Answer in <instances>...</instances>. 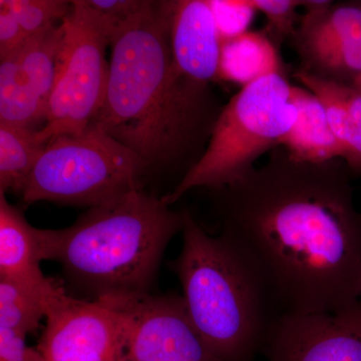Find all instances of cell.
Segmentation results:
<instances>
[{
  "label": "cell",
  "mask_w": 361,
  "mask_h": 361,
  "mask_svg": "<svg viewBox=\"0 0 361 361\" xmlns=\"http://www.w3.org/2000/svg\"><path fill=\"white\" fill-rule=\"evenodd\" d=\"M339 160H297L282 147L212 190L221 234L264 285L275 315L336 313L361 300V214Z\"/></svg>",
  "instance_id": "6da1fadb"
},
{
  "label": "cell",
  "mask_w": 361,
  "mask_h": 361,
  "mask_svg": "<svg viewBox=\"0 0 361 361\" xmlns=\"http://www.w3.org/2000/svg\"><path fill=\"white\" fill-rule=\"evenodd\" d=\"M108 85L94 123L149 165L184 154L208 115L209 87L173 65L167 1H148L111 39Z\"/></svg>",
  "instance_id": "7a4b0ae2"
},
{
  "label": "cell",
  "mask_w": 361,
  "mask_h": 361,
  "mask_svg": "<svg viewBox=\"0 0 361 361\" xmlns=\"http://www.w3.org/2000/svg\"><path fill=\"white\" fill-rule=\"evenodd\" d=\"M182 227L183 212L139 190L90 208L65 229H42L45 260L59 262L85 300L146 295Z\"/></svg>",
  "instance_id": "3957f363"
},
{
  "label": "cell",
  "mask_w": 361,
  "mask_h": 361,
  "mask_svg": "<svg viewBox=\"0 0 361 361\" xmlns=\"http://www.w3.org/2000/svg\"><path fill=\"white\" fill-rule=\"evenodd\" d=\"M180 232L175 270L192 322L218 361H253L275 316L264 285L231 240L188 211Z\"/></svg>",
  "instance_id": "277c9868"
},
{
  "label": "cell",
  "mask_w": 361,
  "mask_h": 361,
  "mask_svg": "<svg viewBox=\"0 0 361 361\" xmlns=\"http://www.w3.org/2000/svg\"><path fill=\"white\" fill-rule=\"evenodd\" d=\"M292 87L284 73H275L242 87L216 118L203 155L164 202L173 205L195 188L229 186L253 170L261 156L279 148L298 114Z\"/></svg>",
  "instance_id": "5b68a950"
},
{
  "label": "cell",
  "mask_w": 361,
  "mask_h": 361,
  "mask_svg": "<svg viewBox=\"0 0 361 361\" xmlns=\"http://www.w3.org/2000/svg\"><path fill=\"white\" fill-rule=\"evenodd\" d=\"M149 164L96 123L47 142L21 197L26 205L47 201L89 208L141 190Z\"/></svg>",
  "instance_id": "8992f818"
},
{
  "label": "cell",
  "mask_w": 361,
  "mask_h": 361,
  "mask_svg": "<svg viewBox=\"0 0 361 361\" xmlns=\"http://www.w3.org/2000/svg\"><path fill=\"white\" fill-rule=\"evenodd\" d=\"M63 25L65 40L47 123L37 133L44 144L87 129L103 106L108 85L110 40L97 14L85 0H77Z\"/></svg>",
  "instance_id": "52a82bcc"
},
{
  "label": "cell",
  "mask_w": 361,
  "mask_h": 361,
  "mask_svg": "<svg viewBox=\"0 0 361 361\" xmlns=\"http://www.w3.org/2000/svg\"><path fill=\"white\" fill-rule=\"evenodd\" d=\"M122 323L123 361H218L182 296L104 299Z\"/></svg>",
  "instance_id": "ba28073f"
},
{
  "label": "cell",
  "mask_w": 361,
  "mask_h": 361,
  "mask_svg": "<svg viewBox=\"0 0 361 361\" xmlns=\"http://www.w3.org/2000/svg\"><path fill=\"white\" fill-rule=\"evenodd\" d=\"M261 350L268 361H361V300L341 312L275 315Z\"/></svg>",
  "instance_id": "9c48e42d"
},
{
  "label": "cell",
  "mask_w": 361,
  "mask_h": 361,
  "mask_svg": "<svg viewBox=\"0 0 361 361\" xmlns=\"http://www.w3.org/2000/svg\"><path fill=\"white\" fill-rule=\"evenodd\" d=\"M45 319L44 361H123L122 323L110 304L68 294Z\"/></svg>",
  "instance_id": "30bf717a"
},
{
  "label": "cell",
  "mask_w": 361,
  "mask_h": 361,
  "mask_svg": "<svg viewBox=\"0 0 361 361\" xmlns=\"http://www.w3.org/2000/svg\"><path fill=\"white\" fill-rule=\"evenodd\" d=\"M173 65L180 77L209 87L218 78L221 37L207 0L167 1Z\"/></svg>",
  "instance_id": "8fae6325"
},
{
  "label": "cell",
  "mask_w": 361,
  "mask_h": 361,
  "mask_svg": "<svg viewBox=\"0 0 361 361\" xmlns=\"http://www.w3.org/2000/svg\"><path fill=\"white\" fill-rule=\"evenodd\" d=\"M45 260L42 229L32 227L20 209L0 193V277L20 284L51 310L68 295L40 268ZM47 312V313H49Z\"/></svg>",
  "instance_id": "7c38bea8"
},
{
  "label": "cell",
  "mask_w": 361,
  "mask_h": 361,
  "mask_svg": "<svg viewBox=\"0 0 361 361\" xmlns=\"http://www.w3.org/2000/svg\"><path fill=\"white\" fill-rule=\"evenodd\" d=\"M294 78L320 99L330 127L344 149L349 171L361 175V92L353 85L341 84L299 70Z\"/></svg>",
  "instance_id": "4fadbf2b"
},
{
  "label": "cell",
  "mask_w": 361,
  "mask_h": 361,
  "mask_svg": "<svg viewBox=\"0 0 361 361\" xmlns=\"http://www.w3.org/2000/svg\"><path fill=\"white\" fill-rule=\"evenodd\" d=\"M301 7L305 13L290 39L302 63L361 28V1L301 0Z\"/></svg>",
  "instance_id": "5bb4252c"
},
{
  "label": "cell",
  "mask_w": 361,
  "mask_h": 361,
  "mask_svg": "<svg viewBox=\"0 0 361 361\" xmlns=\"http://www.w3.org/2000/svg\"><path fill=\"white\" fill-rule=\"evenodd\" d=\"M292 97L298 114L295 123L280 147L299 161L317 164L343 161L344 149L332 132L320 99L298 85L292 87Z\"/></svg>",
  "instance_id": "9a60e30c"
},
{
  "label": "cell",
  "mask_w": 361,
  "mask_h": 361,
  "mask_svg": "<svg viewBox=\"0 0 361 361\" xmlns=\"http://www.w3.org/2000/svg\"><path fill=\"white\" fill-rule=\"evenodd\" d=\"M284 73L278 47L265 32H247L221 42L218 78L242 87Z\"/></svg>",
  "instance_id": "2e32d148"
},
{
  "label": "cell",
  "mask_w": 361,
  "mask_h": 361,
  "mask_svg": "<svg viewBox=\"0 0 361 361\" xmlns=\"http://www.w3.org/2000/svg\"><path fill=\"white\" fill-rule=\"evenodd\" d=\"M47 108L26 80L18 54L0 61V123L39 130L47 123Z\"/></svg>",
  "instance_id": "e0dca14e"
},
{
  "label": "cell",
  "mask_w": 361,
  "mask_h": 361,
  "mask_svg": "<svg viewBox=\"0 0 361 361\" xmlns=\"http://www.w3.org/2000/svg\"><path fill=\"white\" fill-rule=\"evenodd\" d=\"M63 40V21L30 37L18 54L23 75L47 108L58 77Z\"/></svg>",
  "instance_id": "ac0fdd59"
},
{
  "label": "cell",
  "mask_w": 361,
  "mask_h": 361,
  "mask_svg": "<svg viewBox=\"0 0 361 361\" xmlns=\"http://www.w3.org/2000/svg\"><path fill=\"white\" fill-rule=\"evenodd\" d=\"M37 133L0 123V193L23 192L47 146Z\"/></svg>",
  "instance_id": "d6986e66"
},
{
  "label": "cell",
  "mask_w": 361,
  "mask_h": 361,
  "mask_svg": "<svg viewBox=\"0 0 361 361\" xmlns=\"http://www.w3.org/2000/svg\"><path fill=\"white\" fill-rule=\"evenodd\" d=\"M47 306L20 284L0 277V327L27 336L47 318Z\"/></svg>",
  "instance_id": "ffe728a7"
},
{
  "label": "cell",
  "mask_w": 361,
  "mask_h": 361,
  "mask_svg": "<svg viewBox=\"0 0 361 361\" xmlns=\"http://www.w3.org/2000/svg\"><path fill=\"white\" fill-rule=\"evenodd\" d=\"M301 70L317 77L353 85L361 77V28L353 35L303 61Z\"/></svg>",
  "instance_id": "44dd1931"
},
{
  "label": "cell",
  "mask_w": 361,
  "mask_h": 361,
  "mask_svg": "<svg viewBox=\"0 0 361 361\" xmlns=\"http://www.w3.org/2000/svg\"><path fill=\"white\" fill-rule=\"evenodd\" d=\"M20 21L27 39L63 23L71 13L73 1L66 0H4Z\"/></svg>",
  "instance_id": "7402d4cb"
},
{
  "label": "cell",
  "mask_w": 361,
  "mask_h": 361,
  "mask_svg": "<svg viewBox=\"0 0 361 361\" xmlns=\"http://www.w3.org/2000/svg\"><path fill=\"white\" fill-rule=\"evenodd\" d=\"M257 13L264 14L267 20L266 35L275 45L282 44L286 39H291L300 23L298 8L301 0H250Z\"/></svg>",
  "instance_id": "603a6c76"
},
{
  "label": "cell",
  "mask_w": 361,
  "mask_h": 361,
  "mask_svg": "<svg viewBox=\"0 0 361 361\" xmlns=\"http://www.w3.org/2000/svg\"><path fill=\"white\" fill-rule=\"evenodd\" d=\"M212 8L221 42L249 32L256 9L250 0H215L209 1Z\"/></svg>",
  "instance_id": "cb8c5ba5"
},
{
  "label": "cell",
  "mask_w": 361,
  "mask_h": 361,
  "mask_svg": "<svg viewBox=\"0 0 361 361\" xmlns=\"http://www.w3.org/2000/svg\"><path fill=\"white\" fill-rule=\"evenodd\" d=\"M103 23L110 44L116 33L146 6L148 0H85Z\"/></svg>",
  "instance_id": "d4e9b609"
},
{
  "label": "cell",
  "mask_w": 361,
  "mask_h": 361,
  "mask_svg": "<svg viewBox=\"0 0 361 361\" xmlns=\"http://www.w3.org/2000/svg\"><path fill=\"white\" fill-rule=\"evenodd\" d=\"M27 39L13 11L0 0V59L20 54Z\"/></svg>",
  "instance_id": "484cf974"
},
{
  "label": "cell",
  "mask_w": 361,
  "mask_h": 361,
  "mask_svg": "<svg viewBox=\"0 0 361 361\" xmlns=\"http://www.w3.org/2000/svg\"><path fill=\"white\" fill-rule=\"evenodd\" d=\"M26 336L0 327V361H44L39 348L26 344Z\"/></svg>",
  "instance_id": "4316f807"
},
{
  "label": "cell",
  "mask_w": 361,
  "mask_h": 361,
  "mask_svg": "<svg viewBox=\"0 0 361 361\" xmlns=\"http://www.w3.org/2000/svg\"><path fill=\"white\" fill-rule=\"evenodd\" d=\"M353 87L361 92V77L355 80V84H353Z\"/></svg>",
  "instance_id": "83f0119b"
}]
</instances>
